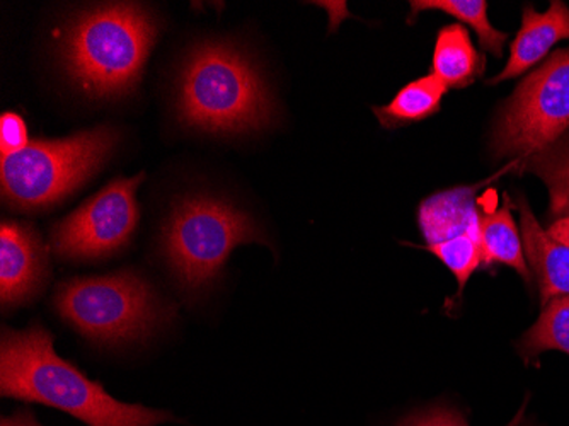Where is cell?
<instances>
[{"mask_svg":"<svg viewBox=\"0 0 569 426\" xmlns=\"http://www.w3.org/2000/svg\"><path fill=\"white\" fill-rule=\"evenodd\" d=\"M503 207L481 216L482 265H503L517 271L530 284L532 274L527 265L522 234L511 216V201L503 195Z\"/></svg>","mask_w":569,"mask_h":426,"instance_id":"cell-14","label":"cell"},{"mask_svg":"<svg viewBox=\"0 0 569 426\" xmlns=\"http://www.w3.org/2000/svg\"><path fill=\"white\" fill-rule=\"evenodd\" d=\"M551 350L569 355V296L549 300L536 325L517 343V351L527 365Z\"/></svg>","mask_w":569,"mask_h":426,"instance_id":"cell-16","label":"cell"},{"mask_svg":"<svg viewBox=\"0 0 569 426\" xmlns=\"http://www.w3.org/2000/svg\"><path fill=\"white\" fill-rule=\"evenodd\" d=\"M447 91L449 88L431 73L409 82L389 105L373 106L372 111L383 128L396 130L437 115Z\"/></svg>","mask_w":569,"mask_h":426,"instance_id":"cell-15","label":"cell"},{"mask_svg":"<svg viewBox=\"0 0 569 426\" xmlns=\"http://www.w3.org/2000/svg\"><path fill=\"white\" fill-rule=\"evenodd\" d=\"M523 249L540 290V304L546 306L556 297L569 296V246L556 241L540 227L526 197H519Z\"/></svg>","mask_w":569,"mask_h":426,"instance_id":"cell-11","label":"cell"},{"mask_svg":"<svg viewBox=\"0 0 569 426\" xmlns=\"http://www.w3.org/2000/svg\"><path fill=\"white\" fill-rule=\"evenodd\" d=\"M0 426H43L31 409L22 408L9 416H2Z\"/></svg>","mask_w":569,"mask_h":426,"instance_id":"cell-22","label":"cell"},{"mask_svg":"<svg viewBox=\"0 0 569 426\" xmlns=\"http://www.w3.org/2000/svg\"><path fill=\"white\" fill-rule=\"evenodd\" d=\"M249 242L268 245L248 211L213 195H184L172 201L159 252L181 294L200 299L219 281L232 251Z\"/></svg>","mask_w":569,"mask_h":426,"instance_id":"cell-4","label":"cell"},{"mask_svg":"<svg viewBox=\"0 0 569 426\" xmlns=\"http://www.w3.org/2000/svg\"><path fill=\"white\" fill-rule=\"evenodd\" d=\"M174 111L179 123L191 130L239 137L270 127L274 101L248 51L227 41H203L179 67Z\"/></svg>","mask_w":569,"mask_h":426,"instance_id":"cell-2","label":"cell"},{"mask_svg":"<svg viewBox=\"0 0 569 426\" xmlns=\"http://www.w3.org/2000/svg\"><path fill=\"white\" fill-rule=\"evenodd\" d=\"M526 408L527 403H523L520 412L515 415V418L507 426L522 425ZM401 426H469V423L466 422L462 413L446 408V406H438V408H431L428 412L420 413V415L411 416Z\"/></svg>","mask_w":569,"mask_h":426,"instance_id":"cell-20","label":"cell"},{"mask_svg":"<svg viewBox=\"0 0 569 426\" xmlns=\"http://www.w3.org/2000/svg\"><path fill=\"white\" fill-rule=\"evenodd\" d=\"M428 251L433 252L452 271L460 291L463 290L471 275L482 265L481 237L472 234H462L449 241L430 246Z\"/></svg>","mask_w":569,"mask_h":426,"instance_id":"cell-19","label":"cell"},{"mask_svg":"<svg viewBox=\"0 0 569 426\" xmlns=\"http://www.w3.org/2000/svg\"><path fill=\"white\" fill-rule=\"evenodd\" d=\"M30 146L26 121L14 111L0 117V156L8 157Z\"/></svg>","mask_w":569,"mask_h":426,"instance_id":"cell-21","label":"cell"},{"mask_svg":"<svg viewBox=\"0 0 569 426\" xmlns=\"http://www.w3.org/2000/svg\"><path fill=\"white\" fill-rule=\"evenodd\" d=\"M0 394L16 402L60 409L88 426H161L178 422L171 412L111 396L57 354L53 335L40 323L24 329L2 328Z\"/></svg>","mask_w":569,"mask_h":426,"instance_id":"cell-1","label":"cell"},{"mask_svg":"<svg viewBox=\"0 0 569 426\" xmlns=\"http://www.w3.org/2000/svg\"><path fill=\"white\" fill-rule=\"evenodd\" d=\"M146 172L114 178L81 207L53 224L50 251L62 261H102L120 255L132 242L140 220L137 190Z\"/></svg>","mask_w":569,"mask_h":426,"instance_id":"cell-8","label":"cell"},{"mask_svg":"<svg viewBox=\"0 0 569 426\" xmlns=\"http://www.w3.org/2000/svg\"><path fill=\"white\" fill-rule=\"evenodd\" d=\"M50 255L43 237L28 222L0 226V304L14 310L33 303L50 280Z\"/></svg>","mask_w":569,"mask_h":426,"instance_id":"cell-9","label":"cell"},{"mask_svg":"<svg viewBox=\"0 0 569 426\" xmlns=\"http://www.w3.org/2000/svg\"><path fill=\"white\" fill-rule=\"evenodd\" d=\"M549 236L555 237L556 241L569 246V217L555 220L548 229Z\"/></svg>","mask_w":569,"mask_h":426,"instance_id":"cell-23","label":"cell"},{"mask_svg":"<svg viewBox=\"0 0 569 426\" xmlns=\"http://www.w3.org/2000/svg\"><path fill=\"white\" fill-rule=\"evenodd\" d=\"M159 21L139 2H110L73 16L60 41L69 81L94 101L127 98L139 88Z\"/></svg>","mask_w":569,"mask_h":426,"instance_id":"cell-3","label":"cell"},{"mask_svg":"<svg viewBox=\"0 0 569 426\" xmlns=\"http://www.w3.org/2000/svg\"><path fill=\"white\" fill-rule=\"evenodd\" d=\"M562 40H569V8L565 2L552 0L551 8L546 12H537L532 6H526L522 28L511 43L507 67L488 85L495 86L522 76Z\"/></svg>","mask_w":569,"mask_h":426,"instance_id":"cell-10","label":"cell"},{"mask_svg":"<svg viewBox=\"0 0 569 426\" xmlns=\"http://www.w3.org/2000/svg\"><path fill=\"white\" fill-rule=\"evenodd\" d=\"M478 186H457L431 195L420 205L418 222L428 248L462 234L481 237V216L476 208Z\"/></svg>","mask_w":569,"mask_h":426,"instance_id":"cell-12","label":"cell"},{"mask_svg":"<svg viewBox=\"0 0 569 426\" xmlns=\"http://www.w3.org/2000/svg\"><path fill=\"white\" fill-rule=\"evenodd\" d=\"M522 166L548 186L551 216L558 219L569 217V140L539 150L526 159Z\"/></svg>","mask_w":569,"mask_h":426,"instance_id":"cell-18","label":"cell"},{"mask_svg":"<svg viewBox=\"0 0 569 426\" xmlns=\"http://www.w3.org/2000/svg\"><path fill=\"white\" fill-rule=\"evenodd\" d=\"M121 131L98 125L66 139L34 140L0 159L2 200L16 211H43L94 178L120 146Z\"/></svg>","mask_w":569,"mask_h":426,"instance_id":"cell-6","label":"cell"},{"mask_svg":"<svg viewBox=\"0 0 569 426\" xmlns=\"http://www.w3.org/2000/svg\"><path fill=\"white\" fill-rule=\"evenodd\" d=\"M569 128V48L533 70L505 102L495 121L491 150L522 165Z\"/></svg>","mask_w":569,"mask_h":426,"instance_id":"cell-7","label":"cell"},{"mask_svg":"<svg viewBox=\"0 0 569 426\" xmlns=\"http://www.w3.org/2000/svg\"><path fill=\"white\" fill-rule=\"evenodd\" d=\"M411 9L412 14L409 19H415V16L421 11H442L459 19L463 24L471 26L478 34L479 44L486 51L498 59L503 56L508 33L495 30L491 26L488 18V2L485 0H420V2H411Z\"/></svg>","mask_w":569,"mask_h":426,"instance_id":"cell-17","label":"cell"},{"mask_svg":"<svg viewBox=\"0 0 569 426\" xmlns=\"http://www.w3.org/2000/svg\"><path fill=\"white\" fill-rule=\"evenodd\" d=\"M53 309L82 338L101 346L146 341L176 316V307L132 268L62 281Z\"/></svg>","mask_w":569,"mask_h":426,"instance_id":"cell-5","label":"cell"},{"mask_svg":"<svg viewBox=\"0 0 569 426\" xmlns=\"http://www.w3.org/2000/svg\"><path fill=\"white\" fill-rule=\"evenodd\" d=\"M485 59L479 56L471 34L460 24H450L438 31L435 41L431 73L447 88L463 89L481 76Z\"/></svg>","mask_w":569,"mask_h":426,"instance_id":"cell-13","label":"cell"}]
</instances>
